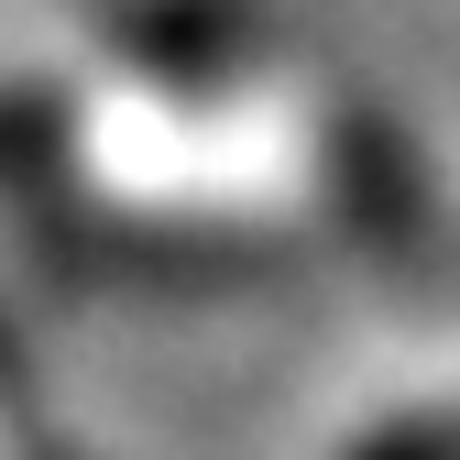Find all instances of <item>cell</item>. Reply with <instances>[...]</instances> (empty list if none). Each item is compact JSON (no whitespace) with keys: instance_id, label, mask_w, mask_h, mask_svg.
Segmentation results:
<instances>
[{"instance_id":"6da1fadb","label":"cell","mask_w":460,"mask_h":460,"mask_svg":"<svg viewBox=\"0 0 460 460\" xmlns=\"http://www.w3.org/2000/svg\"><path fill=\"white\" fill-rule=\"evenodd\" d=\"M351 460H460V417H417V428H394V438H373Z\"/></svg>"}]
</instances>
